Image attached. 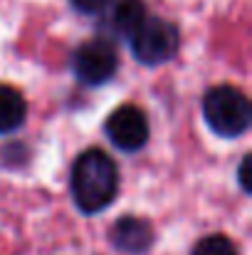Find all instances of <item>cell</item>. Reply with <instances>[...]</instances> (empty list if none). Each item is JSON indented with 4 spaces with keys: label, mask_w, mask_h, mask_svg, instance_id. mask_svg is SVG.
Here are the masks:
<instances>
[{
    "label": "cell",
    "mask_w": 252,
    "mask_h": 255,
    "mask_svg": "<svg viewBox=\"0 0 252 255\" xmlns=\"http://www.w3.org/2000/svg\"><path fill=\"white\" fill-rule=\"evenodd\" d=\"M72 198L84 213L104 211L119 193V169L114 159L101 149H86L77 156L72 176Z\"/></svg>",
    "instance_id": "cell-1"
},
{
    "label": "cell",
    "mask_w": 252,
    "mask_h": 255,
    "mask_svg": "<svg viewBox=\"0 0 252 255\" xmlns=\"http://www.w3.org/2000/svg\"><path fill=\"white\" fill-rule=\"evenodd\" d=\"M203 117L218 136L235 139V136H240L250 129V99L240 89H235L230 85L213 87L203 99Z\"/></svg>",
    "instance_id": "cell-2"
},
{
    "label": "cell",
    "mask_w": 252,
    "mask_h": 255,
    "mask_svg": "<svg viewBox=\"0 0 252 255\" xmlns=\"http://www.w3.org/2000/svg\"><path fill=\"white\" fill-rule=\"evenodd\" d=\"M131 52L141 65H164L178 52V27L164 17H149L129 37Z\"/></svg>",
    "instance_id": "cell-3"
},
{
    "label": "cell",
    "mask_w": 252,
    "mask_h": 255,
    "mask_svg": "<svg viewBox=\"0 0 252 255\" xmlns=\"http://www.w3.org/2000/svg\"><path fill=\"white\" fill-rule=\"evenodd\" d=\"M116 65H119L116 50L104 37L84 42L72 57V70H75L77 80L86 87H99L109 82L116 75Z\"/></svg>",
    "instance_id": "cell-4"
},
{
    "label": "cell",
    "mask_w": 252,
    "mask_h": 255,
    "mask_svg": "<svg viewBox=\"0 0 252 255\" xmlns=\"http://www.w3.org/2000/svg\"><path fill=\"white\" fill-rule=\"evenodd\" d=\"M149 117L136 104H124L106 119V136L121 151H139L149 141Z\"/></svg>",
    "instance_id": "cell-5"
},
{
    "label": "cell",
    "mask_w": 252,
    "mask_h": 255,
    "mask_svg": "<svg viewBox=\"0 0 252 255\" xmlns=\"http://www.w3.org/2000/svg\"><path fill=\"white\" fill-rule=\"evenodd\" d=\"M109 238H111V246L119 248L121 253L141 255V253H146L151 248V243H154V228L144 218L124 216V218H119L114 223Z\"/></svg>",
    "instance_id": "cell-6"
},
{
    "label": "cell",
    "mask_w": 252,
    "mask_h": 255,
    "mask_svg": "<svg viewBox=\"0 0 252 255\" xmlns=\"http://www.w3.org/2000/svg\"><path fill=\"white\" fill-rule=\"evenodd\" d=\"M146 20V10H144V0H116L111 5L109 12V27L119 35V37H131L139 25Z\"/></svg>",
    "instance_id": "cell-7"
},
{
    "label": "cell",
    "mask_w": 252,
    "mask_h": 255,
    "mask_svg": "<svg viewBox=\"0 0 252 255\" xmlns=\"http://www.w3.org/2000/svg\"><path fill=\"white\" fill-rule=\"evenodd\" d=\"M27 117L25 97L10 85H0V134H10L22 127Z\"/></svg>",
    "instance_id": "cell-8"
},
{
    "label": "cell",
    "mask_w": 252,
    "mask_h": 255,
    "mask_svg": "<svg viewBox=\"0 0 252 255\" xmlns=\"http://www.w3.org/2000/svg\"><path fill=\"white\" fill-rule=\"evenodd\" d=\"M190 255H238V248L228 236L215 233V236H208V238L198 241V246L193 248Z\"/></svg>",
    "instance_id": "cell-9"
},
{
    "label": "cell",
    "mask_w": 252,
    "mask_h": 255,
    "mask_svg": "<svg viewBox=\"0 0 252 255\" xmlns=\"http://www.w3.org/2000/svg\"><path fill=\"white\" fill-rule=\"evenodd\" d=\"M80 12H86V15H94V12H101L104 7H109L111 0H70Z\"/></svg>",
    "instance_id": "cell-10"
},
{
    "label": "cell",
    "mask_w": 252,
    "mask_h": 255,
    "mask_svg": "<svg viewBox=\"0 0 252 255\" xmlns=\"http://www.w3.org/2000/svg\"><path fill=\"white\" fill-rule=\"evenodd\" d=\"M248 171H250V156H245V159H243L240 171H238V176H240V186H243L245 191H250V178H248Z\"/></svg>",
    "instance_id": "cell-11"
}]
</instances>
